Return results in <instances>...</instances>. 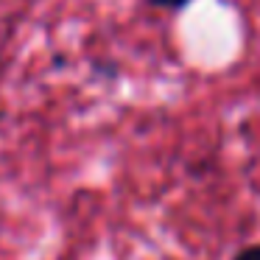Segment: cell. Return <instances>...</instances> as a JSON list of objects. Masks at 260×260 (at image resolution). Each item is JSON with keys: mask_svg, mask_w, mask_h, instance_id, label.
Instances as JSON below:
<instances>
[{"mask_svg": "<svg viewBox=\"0 0 260 260\" xmlns=\"http://www.w3.org/2000/svg\"><path fill=\"white\" fill-rule=\"evenodd\" d=\"M235 260H260V246H252V249H243Z\"/></svg>", "mask_w": 260, "mask_h": 260, "instance_id": "cell-2", "label": "cell"}, {"mask_svg": "<svg viewBox=\"0 0 260 260\" xmlns=\"http://www.w3.org/2000/svg\"><path fill=\"white\" fill-rule=\"evenodd\" d=\"M154 6H162V9H182L187 0H151Z\"/></svg>", "mask_w": 260, "mask_h": 260, "instance_id": "cell-1", "label": "cell"}]
</instances>
